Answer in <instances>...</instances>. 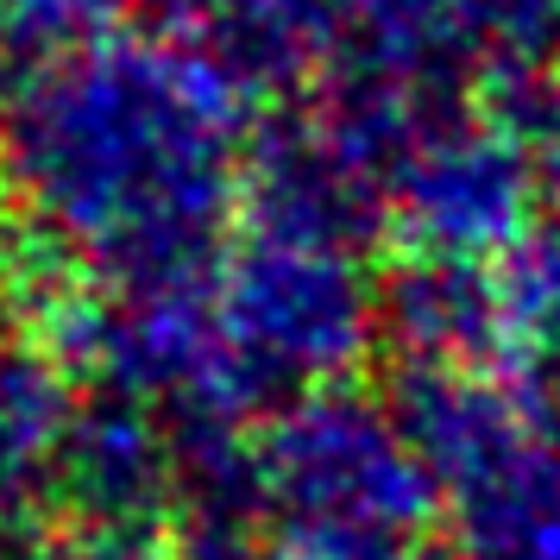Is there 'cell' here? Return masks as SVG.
<instances>
[{
  "label": "cell",
  "mask_w": 560,
  "mask_h": 560,
  "mask_svg": "<svg viewBox=\"0 0 560 560\" xmlns=\"http://www.w3.org/2000/svg\"><path fill=\"white\" fill-rule=\"evenodd\" d=\"M20 315H32V246H26L20 208L7 202V189H0V340L13 334Z\"/></svg>",
  "instance_id": "13"
},
{
  "label": "cell",
  "mask_w": 560,
  "mask_h": 560,
  "mask_svg": "<svg viewBox=\"0 0 560 560\" xmlns=\"http://www.w3.org/2000/svg\"><path fill=\"white\" fill-rule=\"evenodd\" d=\"M328 77L390 82L429 102H472V70L485 63L472 0H334Z\"/></svg>",
  "instance_id": "8"
},
{
  "label": "cell",
  "mask_w": 560,
  "mask_h": 560,
  "mask_svg": "<svg viewBox=\"0 0 560 560\" xmlns=\"http://www.w3.org/2000/svg\"><path fill=\"white\" fill-rule=\"evenodd\" d=\"M246 102L171 38H102L0 77V189L89 290L132 303L208 296L246 183Z\"/></svg>",
  "instance_id": "1"
},
{
  "label": "cell",
  "mask_w": 560,
  "mask_h": 560,
  "mask_svg": "<svg viewBox=\"0 0 560 560\" xmlns=\"http://www.w3.org/2000/svg\"><path fill=\"white\" fill-rule=\"evenodd\" d=\"M221 378L240 416H271L303 390L347 384L378 353V308L359 253L240 240L208 290Z\"/></svg>",
  "instance_id": "2"
},
{
  "label": "cell",
  "mask_w": 560,
  "mask_h": 560,
  "mask_svg": "<svg viewBox=\"0 0 560 560\" xmlns=\"http://www.w3.org/2000/svg\"><path fill=\"white\" fill-rule=\"evenodd\" d=\"M77 390L45 347L20 334L0 340V535L32 529L38 510L51 504L57 441L70 422Z\"/></svg>",
  "instance_id": "9"
},
{
  "label": "cell",
  "mask_w": 560,
  "mask_h": 560,
  "mask_svg": "<svg viewBox=\"0 0 560 560\" xmlns=\"http://www.w3.org/2000/svg\"><path fill=\"white\" fill-rule=\"evenodd\" d=\"M265 560H447L422 535H359V529H278L265 535Z\"/></svg>",
  "instance_id": "11"
},
{
  "label": "cell",
  "mask_w": 560,
  "mask_h": 560,
  "mask_svg": "<svg viewBox=\"0 0 560 560\" xmlns=\"http://www.w3.org/2000/svg\"><path fill=\"white\" fill-rule=\"evenodd\" d=\"M372 308H378V347H390L404 365L491 372V359L516 353L504 278L479 258H390L384 278H372Z\"/></svg>",
  "instance_id": "7"
},
{
  "label": "cell",
  "mask_w": 560,
  "mask_h": 560,
  "mask_svg": "<svg viewBox=\"0 0 560 560\" xmlns=\"http://www.w3.org/2000/svg\"><path fill=\"white\" fill-rule=\"evenodd\" d=\"M171 560H265L258 523H221V516H177Z\"/></svg>",
  "instance_id": "12"
},
{
  "label": "cell",
  "mask_w": 560,
  "mask_h": 560,
  "mask_svg": "<svg viewBox=\"0 0 560 560\" xmlns=\"http://www.w3.org/2000/svg\"><path fill=\"white\" fill-rule=\"evenodd\" d=\"M0 560H70V541L63 529L45 535V529H7L0 535Z\"/></svg>",
  "instance_id": "14"
},
{
  "label": "cell",
  "mask_w": 560,
  "mask_h": 560,
  "mask_svg": "<svg viewBox=\"0 0 560 560\" xmlns=\"http://www.w3.org/2000/svg\"><path fill=\"white\" fill-rule=\"evenodd\" d=\"M253 454L265 516L290 529L422 535L441 510L390 404L347 384L278 404L265 429H253Z\"/></svg>",
  "instance_id": "3"
},
{
  "label": "cell",
  "mask_w": 560,
  "mask_h": 560,
  "mask_svg": "<svg viewBox=\"0 0 560 560\" xmlns=\"http://www.w3.org/2000/svg\"><path fill=\"white\" fill-rule=\"evenodd\" d=\"M384 404L397 416V434L409 441V454L422 459L441 504H454L459 491L504 472L529 441H541L523 384L491 378V372L397 365V384Z\"/></svg>",
  "instance_id": "6"
},
{
  "label": "cell",
  "mask_w": 560,
  "mask_h": 560,
  "mask_svg": "<svg viewBox=\"0 0 560 560\" xmlns=\"http://www.w3.org/2000/svg\"><path fill=\"white\" fill-rule=\"evenodd\" d=\"M541 189L529 152L485 107L441 114L384 183V233L404 253L498 265L523 246Z\"/></svg>",
  "instance_id": "4"
},
{
  "label": "cell",
  "mask_w": 560,
  "mask_h": 560,
  "mask_svg": "<svg viewBox=\"0 0 560 560\" xmlns=\"http://www.w3.org/2000/svg\"><path fill=\"white\" fill-rule=\"evenodd\" d=\"M51 504L70 529H158L177 510L164 409L127 390H82L57 441Z\"/></svg>",
  "instance_id": "5"
},
{
  "label": "cell",
  "mask_w": 560,
  "mask_h": 560,
  "mask_svg": "<svg viewBox=\"0 0 560 560\" xmlns=\"http://www.w3.org/2000/svg\"><path fill=\"white\" fill-rule=\"evenodd\" d=\"M491 70H555L560 63V0H472Z\"/></svg>",
  "instance_id": "10"
}]
</instances>
